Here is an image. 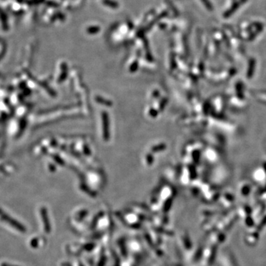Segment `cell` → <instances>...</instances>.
<instances>
[{"label":"cell","mask_w":266,"mask_h":266,"mask_svg":"<svg viewBox=\"0 0 266 266\" xmlns=\"http://www.w3.org/2000/svg\"><path fill=\"white\" fill-rule=\"evenodd\" d=\"M0 217H1L2 220L5 221L6 222L9 223L10 226H12L13 228H15L16 229L19 230V231L23 232V233L26 231V228L24 227L22 224H21L19 222H18L17 220H14L13 218H11L10 216H8V214H5L2 210H0Z\"/></svg>","instance_id":"cell-1"},{"label":"cell","mask_w":266,"mask_h":266,"mask_svg":"<svg viewBox=\"0 0 266 266\" xmlns=\"http://www.w3.org/2000/svg\"><path fill=\"white\" fill-rule=\"evenodd\" d=\"M41 216H42V221L43 223H44V230H45L46 233H50L51 230V222H50V220H49V218H48V214H47V210L45 209H41Z\"/></svg>","instance_id":"cell-2"},{"label":"cell","mask_w":266,"mask_h":266,"mask_svg":"<svg viewBox=\"0 0 266 266\" xmlns=\"http://www.w3.org/2000/svg\"><path fill=\"white\" fill-rule=\"evenodd\" d=\"M184 242H185V246L186 247L187 249H190L191 247H192V244H191V242H190V240L187 236H185L184 237Z\"/></svg>","instance_id":"cell-3"},{"label":"cell","mask_w":266,"mask_h":266,"mask_svg":"<svg viewBox=\"0 0 266 266\" xmlns=\"http://www.w3.org/2000/svg\"><path fill=\"white\" fill-rule=\"evenodd\" d=\"M156 231H157V232H160V233H163V234H168V235H172V234H173V233H172V232L168 231L167 230H164V229H161V228L156 229Z\"/></svg>","instance_id":"cell-4"},{"label":"cell","mask_w":266,"mask_h":266,"mask_svg":"<svg viewBox=\"0 0 266 266\" xmlns=\"http://www.w3.org/2000/svg\"><path fill=\"white\" fill-rule=\"evenodd\" d=\"M38 245V240L37 239H33L32 240V242H31V246L33 247V248H36L37 247Z\"/></svg>","instance_id":"cell-5"},{"label":"cell","mask_w":266,"mask_h":266,"mask_svg":"<svg viewBox=\"0 0 266 266\" xmlns=\"http://www.w3.org/2000/svg\"><path fill=\"white\" fill-rule=\"evenodd\" d=\"M265 224H266V218H265L264 220H263V222H262V223H261V227H262V226H265Z\"/></svg>","instance_id":"cell-6"},{"label":"cell","mask_w":266,"mask_h":266,"mask_svg":"<svg viewBox=\"0 0 266 266\" xmlns=\"http://www.w3.org/2000/svg\"><path fill=\"white\" fill-rule=\"evenodd\" d=\"M1 266H13V265H8L7 263H2V265Z\"/></svg>","instance_id":"cell-7"},{"label":"cell","mask_w":266,"mask_h":266,"mask_svg":"<svg viewBox=\"0 0 266 266\" xmlns=\"http://www.w3.org/2000/svg\"><path fill=\"white\" fill-rule=\"evenodd\" d=\"M250 220H251V222H253V220H251V218H250ZM248 226H250V222H248Z\"/></svg>","instance_id":"cell-8"}]
</instances>
